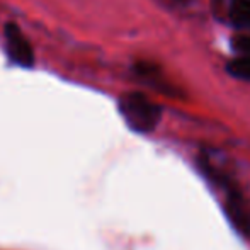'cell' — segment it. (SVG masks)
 Listing matches in <instances>:
<instances>
[{"mask_svg": "<svg viewBox=\"0 0 250 250\" xmlns=\"http://www.w3.org/2000/svg\"><path fill=\"white\" fill-rule=\"evenodd\" d=\"M119 112L136 133H151L162 118V107L142 92H128L119 99Z\"/></svg>", "mask_w": 250, "mask_h": 250, "instance_id": "1", "label": "cell"}, {"mask_svg": "<svg viewBox=\"0 0 250 250\" xmlns=\"http://www.w3.org/2000/svg\"><path fill=\"white\" fill-rule=\"evenodd\" d=\"M3 38H5V50L9 58L16 65L22 68H33L34 66V50L21 27L16 22H9L3 27Z\"/></svg>", "mask_w": 250, "mask_h": 250, "instance_id": "2", "label": "cell"}, {"mask_svg": "<svg viewBox=\"0 0 250 250\" xmlns=\"http://www.w3.org/2000/svg\"><path fill=\"white\" fill-rule=\"evenodd\" d=\"M228 201L225 204V211H227L228 218L233 223V227L238 231H242L244 235H250V211L247 208V204L244 203L242 196L237 192V189L227 192Z\"/></svg>", "mask_w": 250, "mask_h": 250, "instance_id": "3", "label": "cell"}, {"mask_svg": "<svg viewBox=\"0 0 250 250\" xmlns=\"http://www.w3.org/2000/svg\"><path fill=\"white\" fill-rule=\"evenodd\" d=\"M227 19L235 29L250 34V0H231L227 10Z\"/></svg>", "mask_w": 250, "mask_h": 250, "instance_id": "4", "label": "cell"}, {"mask_svg": "<svg viewBox=\"0 0 250 250\" xmlns=\"http://www.w3.org/2000/svg\"><path fill=\"white\" fill-rule=\"evenodd\" d=\"M227 72L233 79L250 82V58L249 56H237L227 63Z\"/></svg>", "mask_w": 250, "mask_h": 250, "instance_id": "5", "label": "cell"}, {"mask_svg": "<svg viewBox=\"0 0 250 250\" xmlns=\"http://www.w3.org/2000/svg\"><path fill=\"white\" fill-rule=\"evenodd\" d=\"M135 72L142 77L143 80L153 83L157 87H162V77H160V68L153 63L148 62H138L135 65Z\"/></svg>", "mask_w": 250, "mask_h": 250, "instance_id": "6", "label": "cell"}, {"mask_svg": "<svg viewBox=\"0 0 250 250\" xmlns=\"http://www.w3.org/2000/svg\"><path fill=\"white\" fill-rule=\"evenodd\" d=\"M230 46L238 56H249L250 58V34L247 33L235 34L230 40Z\"/></svg>", "mask_w": 250, "mask_h": 250, "instance_id": "7", "label": "cell"}, {"mask_svg": "<svg viewBox=\"0 0 250 250\" xmlns=\"http://www.w3.org/2000/svg\"><path fill=\"white\" fill-rule=\"evenodd\" d=\"M230 2H231V0H211L214 14L225 12V17H227V10H228V5H230Z\"/></svg>", "mask_w": 250, "mask_h": 250, "instance_id": "8", "label": "cell"}, {"mask_svg": "<svg viewBox=\"0 0 250 250\" xmlns=\"http://www.w3.org/2000/svg\"><path fill=\"white\" fill-rule=\"evenodd\" d=\"M175 2H179V3H186V2H189V0H175Z\"/></svg>", "mask_w": 250, "mask_h": 250, "instance_id": "9", "label": "cell"}]
</instances>
